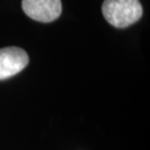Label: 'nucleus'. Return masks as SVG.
Instances as JSON below:
<instances>
[{"label":"nucleus","mask_w":150,"mask_h":150,"mask_svg":"<svg viewBox=\"0 0 150 150\" xmlns=\"http://www.w3.org/2000/svg\"><path fill=\"white\" fill-rule=\"evenodd\" d=\"M23 12L32 20L51 23L62 14L61 0H23Z\"/></svg>","instance_id":"obj_2"},{"label":"nucleus","mask_w":150,"mask_h":150,"mask_svg":"<svg viewBox=\"0 0 150 150\" xmlns=\"http://www.w3.org/2000/svg\"><path fill=\"white\" fill-rule=\"evenodd\" d=\"M26 52L19 47L0 49V80L8 79L20 73L28 64Z\"/></svg>","instance_id":"obj_3"},{"label":"nucleus","mask_w":150,"mask_h":150,"mask_svg":"<svg viewBox=\"0 0 150 150\" xmlns=\"http://www.w3.org/2000/svg\"><path fill=\"white\" fill-rule=\"evenodd\" d=\"M101 11L104 19L118 28L134 25L142 16L139 0H104Z\"/></svg>","instance_id":"obj_1"}]
</instances>
